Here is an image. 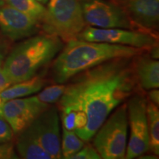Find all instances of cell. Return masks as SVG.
<instances>
[{
  "label": "cell",
  "mask_w": 159,
  "mask_h": 159,
  "mask_svg": "<svg viewBox=\"0 0 159 159\" xmlns=\"http://www.w3.org/2000/svg\"><path fill=\"white\" fill-rule=\"evenodd\" d=\"M133 58L110 60L68 80L57 105L61 112L83 111L86 115V126L76 134L83 142L90 141L113 111L136 91Z\"/></svg>",
  "instance_id": "obj_1"
},
{
  "label": "cell",
  "mask_w": 159,
  "mask_h": 159,
  "mask_svg": "<svg viewBox=\"0 0 159 159\" xmlns=\"http://www.w3.org/2000/svg\"><path fill=\"white\" fill-rule=\"evenodd\" d=\"M62 49L52 68V77L56 83L68 82L81 71L110 60L134 57L146 51L129 46L80 39L69 41Z\"/></svg>",
  "instance_id": "obj_2"
},
{
  "label": "cell",
  "mask_w": 159,
  "mask_h": 159,
  "mask_svg": "<svg viewBox=\"0 0 159 159\" xmlns=\"http://www.w3.org/2000/svg\"><path fill=\"white\" fill-rule=\"evenodd\" d=\"M63 41L53 34H41L20 43L10 53L3 71L12 84L36 75L40 69L55 58L63 48Z\"/></svg>",
  "instance_id": "obj_3"
},
{
  "label": "cell",
  "mask_w": 159,
  "mask_h": 159,
  "mask_svg": "<svg viewBox=\"0 0 159 159\" xmlns=\"http://www.w3.org/2000/svg\"><path fill=\"white\" fill-rule=\"evenodd\" d=\"M43 18L47 33L59 37L68 43L77 39L85 27L82 7L78 0H49Z\"/></svg>",
  "instance_id": "obj_4"
},
{
  "label": "cell",
  "mask_w": 159,
  "mask_h": 159,
  "mask_svg": "<svg viewBox=\"0 0 159 159\" xmlns=\"http://www.w3.org/2000/svg\"><path fill=\"white\" fill-rule=\"evenodd\" d=\"M109 116L93 136V146L101 158H125L128 126L126 103L119 105Z\"/></svg>",
  "instance_id": "obj_5"
},
{
  "label": "cell",
  "mask_w": 159,
  "mask_h": 159,
  "mask_svg": "<svg viewBox=\"0 0 159 159\" xmlns=\"http://www.w3.org/2000/svg\"><path fill=\"white\" fill-rule=\"evenodd\" d=\"M127 103L128 120L130 135L125 158L133 159L150 150L147 118V97L142 92H135Z\"/></svg>",
  "instance_id": "obj_6"
},
{
  "label": "cell",
  "mask_w": 159,
  "mask_h": 159,
  "mask_svg": "<svg viewBox=\"0 0 159 159\" xmlns=\"http://www.w3.org/2000/svg\"><path fill=\"white\" fill-rule=\"evenodd\" d=\"M77 39L129 46L145 50H150L152 47L158 45V36L156 34L122 28L87 27L80 32Z\"/></svg>",
  "instance_id": "obj_7"
},
{
  "label": "cell",
  "mask_w": 159,
  "mask_h": 159,
  "mask_svg": "<svg viewBox=\"0 0 159 159\" xmlns=\"http://www.w3.org/2000/svg\"><path fill=\"white\" fill-rule=\"evenodd\" d=\"M80 5L85 23L91 27L129 30L136 27L118 3L107 0H83Z\"/></svg>",
  "instance_id": "obj_8"
},
{
  "label": "cell",
  "mask_w": 159,
  "mask_h": 159,
  "mask_svg": "<svg viewBox=\"0 0 159 159\" xmlns=\"http://www.w3.org/2000/svg\"><path fill=\"white\" fill-rule=\"evenodd\" d=\"M26 129L52 159L62 158L59 115L56 107L49 105Z\"/></svg>",
  "instance_id": "obj_9"
},
{
  "label": "cell",
  "mask_w": 159,
  "mask_h": 159,
  "mask_svg": "<svg viewBox=\"0 0 159 159\" xmlns=\"http://www.w3.org/2000/svg\"><path fill=\"white\" fill-rule=\"evenodd\" d=\"M49 106V104L41 102L34 96L6 101L0 106V112L11 125L13 133L19 134L28 128Z\"/></svg>",
  "instance_id": "obj_10"
},
{
  "label": "cell",
  "mask_w": 159,
  "mask_h": 159,
  "mask_svg": "<svg viewBox=\"0 0 159 159\" xmlns=\"http://www.w3.org/2000/svg\"><path fill=\"white\" fill-rule=\"evenodd\" d=\"M130 21L141 31L152 33L158 28L159 0H118Z\"/></svg>",
  "instance_id": "obj_11"
},
{
  "label": "cell",
  "mask_w": 159,
  "mask_h": 159,
  "mask_svg": "<svg viewBox=\"0 0 159 159\" xmlns=\"http://www.w3.org/2000/svg\"><path fill=\"white\" fill-rule=\"evenodd\" d=\"M38 27L39 21L11 5L0 7V29L10 39L16 41L31 36Z\"/></svg>",
  "instance_id": "obj_12"
},
{
  "label": "cell",
  "mask_w": 159,
  "mask_h": 159,
  "mask_svg": "<svg viewBox=\"0 0 159 159\" xmlns=\"http://www.w3.org/2000/svg\"><path fill=\"white\" fill-rule=\"evenodd\" d=\"M135 56L133 59V69L137 83L142 89L150 90L159 87V62L150 56Z\"/></svg>",
  "instance_id": "obj_13"
},
{
  "label": "cell",
  "mask_w": 159,
  "mask_h": 159,
  "mask_svg": "<svg viewBox=\"0 0 159 159\" xmlns=\"http://www.w3.org/2000/svg\"><path fill=\"white\" fill-rule=\"evenodd\" d=\"M45 80L39 75L31 77L21 82L14 83L0 92V98L2 103L10 99L29 96L41 91L44 86Z\"/></svg>",
  "instance_id": "obj_14"
},
{
  "label": "cell",
  "mask_w": 159,
  "mask_h": 159,
  "mask_svg": "<svg viewBox=\"0 0 159 159\" xmlns=\"http://www.w3.org/2000/svg\"><path fill=\"white\" fill-rule=\"evenodd\" d=\"M16 148L20 156L26 159H52L27 129L20 133Z\"/></svg>",
  "instance_id": "obj_15"
},
{
  "label": "cell",
  "mask_w": 159,
  "mask_h": 159,
  "mask_svg": "<svg viewBox=\"0 0 159 159\" xmlns=\"http://www.w3.org/2000/svg\"><path fill=\"white\" fill-rule=\"evenodd\" d=\"M147 118L150 150L154 155H159V110L158 106L147 101Z\"/></svg>",
  "instance_id": "obj_16"
},
{
  "label": "cell",
  "mask_w": 159,
  "mask_h": 159,
  "mask_svg": "<svg viewBox=\"0 0 159 159\" xmlns=\"http://www.w3.org/2000/svg\"><path fill=\"white\" fill-rule=\"evenodd\" d=\"M6 3L38 21H43L46 14L44 6L37 0H7Z\"/></svg>",
  "instance_id": "obj_17"
},
{
  "label": "cell",
  "mask_w": 159,
  "mask_h": 159,
  "mask_svg": "<svg viewBox=\"0 0 159 159\" xmlns=\"http://www.w3.org/2000/svg\"><path fill=\"white\" fill-rule=\"evenodd\" d=\"M83 146L84 142L75 134V130H68L63 128L61 146V154L63 158L70 159L71 157L77 153Z\"/></svg>",
  "instance_id": "obj_18"
},
{
  "label": "cell",
  "mask_w": 159,
  "mask_h": 159,
  "mask_svg": "<svg viewBox=\"0 0 159 159\" xmlns=\"http://www.w3.org/2000/svg\"><path fill=\"white\" fill-rule=\"evenodd\" d=\"M65 89L66 85H64V83H57L46 87L37 95L36 97L41 102L47 104L56 103L62 97Z\"/></svg>",
  "instance_id": "obj_19"
},
{
  "label": "cell",
  "mask_w": 159,
  "mask_h": 159,
  "mask_svg": "<svg viewBox=\"0 0 159 159\" xmlns=\"http://www.w3.org/2000/svg\"><path fill=\"white\" fill-rule=\"evenodd\" d=\"M101 157L94 146L86 144L77 153L71 157L70 159H100Z\"/></svg>",
  "instance_id": "obj_20"
},
{
  "label": "cell",
  "mask_w": 159,
  "mask_h": 159,
  "mask_svg": "<svg viewBox=\"0 0 159 159\" xmlns=\"http://www.w3.org/2000/svg\"><path fill=\"white\" fill-rule=\"evenodd\" d=\"M13 136V131L11 125L0 112V144L10 142Z\"/></svg>",
  "instance_id": "obj_21"
},
{
  "label": "cell",
  "mask_w": 159,
  "mask_h": 159,
  "mask_svg": "<svg viewBox=\"0 0 159 159\" xmlns=\"http://www.w3.org/2000/svg\"><path fill=\"white\" fill-rule=\"evenodd\" d=\"M61 113L63 128L68 130H75V117L74 111H63Z\"/></svg>",
  "instance_id": "obj_22"
},
{
  "label": "cell",
  "mask_w": 159,
  "mask_h": 159,
  "mask_svg": "<svg viewBox=\"0 0 159 159\" xmlns=\"http://www.w3.org/2000/svg\"><path fill=\"white\" fill-rule=\"evenodd\" d=\"M11 144H0V158H16Z\"/></svg>",
  "instance_id": "obj_23"
},
{
  "label": "cell",
  "mask_w": 159,
  "mask_h": 159,
  "mask_svg": "<svg viewBox=\"0 0 159 159\" xmlns=\"http://www.w3.org/2000/svg\"><path fill=\"white\" fill-rule=\"evenodd\" d=\"M11 84L12 83L11 80L8 79L5 73L4 72L3 69H2L1 66H0V92L8 88Z\"/></svg>",
  "instance_id": "obj_24"
},
{
  "label": "cell",
  "mask_w": 159,
  "mask_h": 159,
  "mask_svg": "<svg viewBox=\"0 0 159 159\" xmlns=\"http://www.w3.org/2000/svg\"><path fill=\"white\" fill-rule=\"evenodd\" d=\"M148 99L149 101L156 104L157 106L159 105V91L158 89H150L148 93Z\"/></svg>",
  "instance_id": "obj_25"
},
{
  "label": "cell",
  "mask_w": 159,
  "mask_h": 159,
  "mask_svg": "<svg viewBox=\"0 0 159 159\" xmlns=\"http://www.w3.org/2000/svg\"><path fill=\"white\" fill-rule=\"evenodd\" d=\"M4 58H5V50L3 47L0 45V66L2 65Z\"/></svg>",
  "instance_id": "obj_26"
},
{
  "label": "cell",
  "mask_w": 159,
  "mask_h": 159,
  "mask_svg": "<svg viewBox=\"0 0 159 159\" xmlns=\"http://www.w3.org/2000/svg\"><path fill=\"white\" fill-rule=\"evenodd\" d=\"M157 156H156V155H155L154 156H143V155H142V156H140L139 157V158H144V159H146V158H149V159H153V158H158V157H156Z\"/></svg>",
  "instance_id": "obj_27"
},
{
  "label": "cell",
  "mask_w": 159,
  "mask_h": 159,
  "mask_svg": "<svg viewBox=\"0 0 159 159\" xmlns=\"http://www.w3.org/2000/svg\"><path fill=\"white\" fill-rule=\"evenodd\" d=\"M6 2H7V0H0V7L5 5Z\"/></svg>",
  "instance_id": "obj_28"
},
{
  "label": "cell",
  "mask_w": 159,
  "mask_h": 159,
  "mask_svg": "<svg viewBox=\"0 0 159 159\" xmlns=\"http://www.w3.org/2000/svg\"><path fill=\"white\" fill-rule=\"evenodd\" d=\"M37 1H39V2H41V4H46L48 2L49 0H37Z\"/></svg>",
  "instance_id": "obj_29"
},
{
  "label": "cell",
  "mask_w": 159,
  "mask_h": 159,
  "mask_svg": "<svg viewBox=\"0 0 159 159\" xmlns=\"http://www.w3.org/2000/svg\"><path fill=\"white\" fill-rule=\"evenodd\" d=\"M3 103H2V99H1V98H0V106H1L2 105Z\"/></svg>",
  "instance_id": "obj_30"
}]
</instances>
